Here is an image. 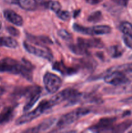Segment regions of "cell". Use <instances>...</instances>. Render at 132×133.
<instances>
[{
	"label": "cell",
	"instance_id": "1",
	"mask_svg": "<svg viewBox=\"0 0 132 133\" xmlns=\"http://www.w3.org/2000/svg\"><path fill=\"white\" fill-rule=\"evenodd\" d=\"M53 107L49 100H43L41 101L38 106L30 112L25 113L23 115L19 117L16 121V125H21L28 122H32L34 119L38 118L40 116L43 114L45 111Z\"/></svg>",
	"mask_w": 132,
	"mask_h": 133
},
{
	"label": "cell",
	"instance_id": "2",
	"mask_svg": "<svg viewBox=\"0 0 132 133\" xmlns=\"http://www.w3.org/2000/svg\"><path fill=\"white\" fill-rule=\"evenodd\" d=\"M91 112V110L87 108H78L62 116L56 125L57 129L64 128L72 124L82 117L85 116Z\"/></svg>",
	"mask_w": 132,
	"mask_h": 133
},
{
	"label": "cell",
	"instance_id": "3",
	"mask_svg": "<svg viewBox=\"0 0 132 133\" xmlns=\"http://www.w3.org/2000/svg\"><path fill=\"white\" fill-rule=\"evenodd\" d=\"M72 28L76 32L86 35H107L111 32V27L106 25L88 27L80 25L78 23H74Z\"/></svg>",
	"mask_w": 132,
	"mask_h": 133
},
{
	"label": "cell",
	"instance_id": "4",
	"mask_svg": "<svg viewBox=\"0 0 132 133\" xmlns=\"http://www.w3.org/2000/svg\"><path fill=\"white\" fill-rule=\"evenodd\" d=\"M0 72L9 73L15 75H21L23 64L14 58L6 57L0 60Z\"/></svg>",
	"mask_w": 132,
	"mask_h": 133
},
{
	"label": "cell",
	"instance_id": "5",
	"mask_svg": "<svg viewBox=\"0 0 132 133\" xmlns=\"http://www.w3.org/2000/svg\"><path fill=\"white\" fill-rule=\"evenodd\" d=\"M23 44L26 51L31 54L37 56L38 57H41L44 59L48 60L49 61H51L53 59V55L50 49L43 45H38V46H36V45L34 46L27 42H24Z\"/></svg>",
	"mask_w": 132,
	"mask_h": 133
},
{
	"label": "cell",
	"instance_id": "6",
	"mask_svg": "<svg viewBox=\"0 0 132 133\" xmlns=\"http://www.w3.org/2000/svg\"><path fill=\"white\" fill-rule=\"evenodd\" d=\"M43 83L45 89L49 93H56L62 86V79L53 73L47 72L43 76Z\"/></svg>",
	"mask_w": 132,
	"mask_h": 133
},
{
	"label": "cell",
	"instance_id": "7",
	"mask_svg": "<svg viewBox=\"0 0 132 133\" xmlns=\"http://www.w3.org/2000/svg\"><path fill=\"white\" fill-rule=\"evenodd\" d=\"M105 83L115 87L125 85L129 83V79L123 72L120 71H113L105 75L104 77Z\"/></svg>",
	"mask_w": 132,
	"mask_h": 133
},
{
	"label": "cell",
	"instance_id": "8",
	"mask_svg": "<svg viewBox=\"0 0 132 133\" xmlns=\"http://www.w3.org/2000/svg\"><path fill=\"white\" fill-rule=\"evenodd\" d=\"M116 121V118L115 117L101 118L97 123L91 127L89 129L93 132H109L110 129Z\"/></svg>",
	"mask_w": 132,
	"mask_h": 133
},
{
	"label": "cell",
	"instance_id": "9",
	"mask_svg": "<svg viewBox=\"0 0 132 133\" xmlns=\"http://www.w3.org/2000/svg\"><path fill=\"white\" fill-rule=\"evenodd\" d=\"M41 88L40 87H35V86L32 87V90L27 96V103L23 107V110L24 112H27V111H28L38 101L41 96Z\"/></svg>",
	"mask_w": 132,
	"mask_h": 133
},
{
	"label": "cell",
	"instance_id": "10",
	"mask_svg": "<svg viewBox=\"0 0 132 133\" xmlns=\"http://www.w3.org/2000/svg\"><path fill=\"white\" fill-rule=\"evenodd\" d=\"M56 122V118H49L43 121L41 123L38 125L37 126L34 127H32L31 129L25 131V132H45L47 130L50 129L52 126L54 125Z\"/></svg>",
	"mask_w": 132,
	"mask_h": 133
},
{
	"label": "cell",
	"instance_id": "11",
	"mask_svg": "<svg viewBox=\"0 0 132 133\" xmlns=\"http://www.w3.org/2000/svg\"><path fill=\"white\" fill-rule=\"evenodd\" d=\"M77 43L81 44L84 47H85L87 49L89 48H101L104 47V44L102 42L100 39L98 38H89L85 39L82 38H78Z\"/></svg>",
	"mask_w": 132,
	"mask_h": 133
},
{
	"label": "cell",
	"instance_id": "12",
	"mask_svg": "<svg viewBox=\"0 0 132 133\" xmlns=\"http://www.w3.org/2000/svg\"><path fill=\"white\" fill-rule=\"evenodd\" d=\"M3 16L6 20L15 25L22 26L23 25V20L22 17L13 10L9 9L4 10Z\"/></svg>",
	"mask_w": 132,
	"mask_h": 133
},
{
	"label": "cell",
	"instance_id": "13",
	"mask_svg": "<svg viewBox=\"0 0 132 133\" xmlns=\"http://www.w3.org/2000/svg\"><path fill=\"white\" fill-rule=\"evenodd\" d=\"M5 1L18 5L25 10H33L36 8V1L35 0H5Z\"/></svg>",
	"mask_w": 132,
	"mask_h": 133
},
{
	"label": "cell",
	"instance_id": "14",
	"mask_svg": "<svg viewBox=\"0 0 132 133\" xmlns=\"http://www.w3.org/2000/svg\"><path fill=\"white\" fill-rule=\"evenodd\" d=\"M53 68L57 71H59L63 75H73L77 72V69L76 68L67 66L62 61L56 62L53 65Z\"/></svg>",
	"mask_w": 132,
	"mask_h": 133
},
{
	"label": "cell",
	"instance_id": "15",
	"mask_svg": "<svg viewBox=\"0 0 132 133\" xmlns=\"http://www.w3.org/2000/svg\"><path fill=\"white\" fill-rule=\"evenodd\" d=\"M14 107H6L0 113V126L10 122L14 114Z\"/></svg>",
	"mask_w": 132,
	"mask_h": 133
},
{
	"label": "cell",
	"instance_id": "16",
	"mask_svg": "<svg viewBox=\"0 0 132 133\" xmlns=\"http://www.w3.org/2000/svg\"><path fill=\"white\" fill-rule=\"evenodd\" d=\"M27 38L30 42L37 44V45H43L42 44H53L51 39L45 36H32L31 35H27Z\"/></svg>",
	"mask_w": 132,
	"mask_h": 133
},
{
	"label": "cell",
	"instance_id": "17",
	"mask_svg": "<svg viewBox=\"0 0 132 133\" xmlns=\"http://www.w3.org/2000/svg\"><path fill=\"white\" fill-rule=\"evenodd\" d=\"M132 125V120L128 119L126 120L119 124L116 125L115 126H112L110 129L109 132H122L126 131L128 129H129Z\"/></svg>",
	"mask_w": 132,
	"mask_h": 133
},
{
	"label": "cell",
	"instance_id": "18",
	"mask_svg": "<svg viewBox=\"0 0 132 133\" xmlns=\"http://www.w3.org/2000/svg\"><path fill=\"white\" fill-rule=\"evenodd\" d=\"M18 45V42L12 38L0 36V47L4 46L9 48H16Z\"/></svg>",
	"mask_w": 132,
	"mask_h": 133
},
{
	"label": "cell",
	"instance_id": "19",
	"mask_svg": "<svg viewBox=\"0 0 132 133\" xmlns=\"http://www.w3.org/2000/svg\"><path fill=\"white\" fill-rule=\"evenodd\" d=\"M70 50L75 54L78 55H84L88 54V49L85 48L81 44H71L69 45Z\"/></svg>",
	"mask_w": 132,
	"mask_h": 133
},
{
	"label": "cell",
	"instance_id": "20",
	"mask_svg": "<svg viewBox=\"0 0 132 133\" xmlns=\"http://www.w3.org/2000/svg\"><path fill=\"white\" fill-rule=\"evenodd\" d=\"M113 71H120L123 73H132V63L125 64L120 65V66L111 68L107 70L106 72L107 74H108Z\"/></svg>",
	"mask_w": 132,
	"mask_h": 133
},
{
	"label": "cell",
	"instance_id": "21",
	"mask_svg": "<svg viewBox=\"0 0 132 133\" xmlns=\"http://www.w3.org/2000/svg\"><path fill=\"white\" fill-rule=\"evenodd\" d=\"M109 52L113 58H118L123 54L124 49L119 45H113L109 49Z\"/></svg>",
	"mask_w": 132,
	"mask_h": 133
},
{
	"label": "cell",
	"instance_id": "22",
	"mask_svg": "<svg viewBox=\"0 0 132 133\" xmlns=\"http://www.w3.org/2000/svg\"><path fill=\"white\" fill-rule=\"evenodd\" d=\"M103 16L100 11H94L92 12L89 16L87 17V21L92 23H97L102 21Z\"/></svg>",
	"mask_w": 132,
	"mask_h": 133
},
{
	"label": "cell",
	"instance_id": "23",
	"mask_svg": "<svg viewBox=\"0 0 132 133\" xmlns=\"http://www.w3.org/2000/svg\"><path fill=\"white\" fill-rule=\"evenodd\" d=\"M120 29L124 35H132V24L129 22H122L120 25Z\"/></svg>",
	"mask_w": 132,
	"mask_h": 133
},
{
	"label": "cell",
	"instance_id": "24",
	"mask_svg": "<svg viewBox=\"0 0 132 133\" xmlns=\"http://www.w3.org/2000/svg\"><path fill=\"white\" fill-rule=\"evenodd\" d=\"M47 7L55 13H57L61 10L62 6L58 1H50L47 3Z\"/></svg>",
	"mask_w": 132,
	"mask_h": 133
},
{
	"label": "cell",
	"instance_id": "25",
	"mask_svg": "<svg viewBox=\"0 0 132 133\" xmlns=\"http://www.w3.org/2000/svg\"><path fill=\"white\" fill-rule=\"evenodd\" d=\"M56 15L60 19H61L62 20L66 21L67 19H69L71 17V14H70L69 12L66 11V10H60L58 12L56 13Z\"/></svg>",
	"mask_w": 132,
	"mask_h": 133
},
{
	"label": "cell",
	"instance_id": "26",
	"mask_svg": "<svg viewBox=\"0 0 132 133\" xmlns=\"http://www.w3.org/2000/svg\"><path fill=\"white\" fill-rule=\"evenodd\" d=\"M58 35L60 37L62 38V39H64V40H68L71 38V34H70L66 30L63 29H60L58 31Z\"/></svg>",
	"mask_w": 132,
	"mask_h": 133
},
{
	"label": "cell",
	"instance_id": "27",
	"mask_svg": "<svg viewBox=\"0 0 132 133\" xmlns=\"http://www.w3.org/2000/svg\"><path fill=\"white\" fill-rule=\"evenodd\" d=\"M122 38L126 45L132 49V35H124Z\"/></svg>",
	"mask_w": 132,
	"mask_h": 133
},
{
	"label": "cell",
	"instance_id": "28",
	"mask_svg": "<svg viewBox=\"0 0 132 133\" xmlns=\"http://www.w3.org/2000/svg\"><path fill=\"white\" fill-rule=\"evenodd\" d=\"M6 30H7L8 32H9L10 35H11L12 36H18L19 35V31L16 28L14 27H12V26H9V27H6Z\"/></svg>",
	"mask_w": 132,
	"mask_h": 133
},
{
	"label": "cell",
	"instance_id": "29",
	"mask_svg": "<svg viewBox=\"0 0 132 133\" xmlns=\"http://www.w3.org/2000/svg\"><path fill=\"white\" fill-rule=\"evenodd\" d=\"M114 3L122 6H126L128 3V0H112Z\"/></svg>",
	"mask_w": 132,
	"mask_h": 133
},
{
	"label": "cell",
	"instance_id": "30",
	"mask_svg": "<svg viewBox=\"0 0 132 133\" xmlns=\"http://www.w3.org/2000/svg\"><path fill=\"white\" fill-rule=\"evenodd\" d=\"M120 102L126 104H132V96L131 97H127V98L123 99H122L121 101H120Z\"/></svg>",
	"mask_w": 132,
	"mask_h": 133
},
{
	"label": "cell",
	"instance_id": "31",
	"mask_svg": "<svg viewBox=\"0 0 132 133\" xmlns=\"http://www.w3.org/2000/svg\"><path fill=\"white\" fill-rule=\"evenodd\" d=\"M100 1L101 0H86V2L90 5H97Z\"/></svg>",
	"mask_w": 132,
	"mask_h": 133
},
{
	"label": "cell",
	"instance_id": "32",
	"mask_svg": "<svg viewBox=\"0 0 132 133\" xmlns=\"http://www.w3.org/2000/svg\"><path fill=\"white\" fill-rule=\"evenodd\" d=\"M5 91H6L5 88H4L3 87H1V86H0V99H1V96L5 93Z\"/></svg>",
	"mask_w": 132,
	"mask_h": 133
},
{
	"label": "cell",
	"instance_id": "33",
	"mask_svg": "<svg viewBox=\"0 0 132 133\" xmlns=\"http://www.w3.org/2000/svg\"><path fill=\"white\" fill-rule=\"evenodd\" d=\"M35 1H36V2H41V1H42V0H35Z\"/></svg>",
	"mask_w": 132,
	"mask_h": 133
},
{
	"label": "cell",
	"instance_id": "34",
	"mask_svg": "<svg viewBox=\"0 0 132 133\" xmlns=\"http://www.w3.org/2000/svg\"><path fill=\"white\" fill-rule=\"evenodd\" d=\"M129 59H130V60H131V61H132V55H131L130 56V57H129Z\"/></svg>",
	"mask_w": 132,
	"mask_h": 133
},
{
	"label": "cell",
	"instance_id": "35",
	"mask_svg": "<svg viewBox=\"0 0 132 133\" xmlns=\"http://www.w3.org/2000/svg\"><path fill=\"white\" fill-rule=\"evenodd\" d=\"M1 25H1V22H0V30H1Z\"/></svg>",
	"mask_w": 132,
	"mask_h": 133
},
{
	"label": "cell",
	"instance_id": "36",
	"mask_svg": "<svg viewBox=\"0 0 132 133\" xmlns=\"http://www.w3.org/2000/svg\"><path fill=\"white\" fill-rule=\"evenodd\" d=\"M130 132H132V130H131V131H130Z\"/></svg>",
	"mask_w": 132,
	"mask_h": 133
},
{
	"label": "cell",
	"instance_id": "37",
	"mask_svg": "<svg viewBox=\"0 0 132 133\" xmlns=\"http://www.w3.org/2000/svg\"><path fill=\"white\" fill-rule=\"evenodd\" d=\"M1 77H0V80H1Z\"/></svg>",
	"mask_w": 132,
	"mask_h": 133
}]
</instances>
